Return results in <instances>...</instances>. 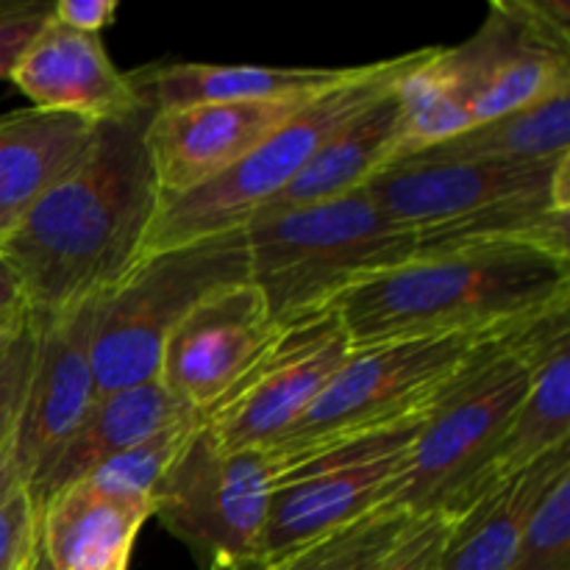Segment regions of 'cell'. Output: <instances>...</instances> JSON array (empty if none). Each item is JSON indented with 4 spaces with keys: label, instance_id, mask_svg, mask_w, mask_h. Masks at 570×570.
<instances>
[{
    "label": "cell",
    "instance_id": "cell-1",
    "mask_svg": "<svg viewBox=\"0 0 570 570\" xmlns=\"http://www.w3.org/2000/svg\"><path fill=\"white\" fill-rule=\"evenodd\" d=\"M150 111L98 122L76 170L45 193L0 239L31 317H53L109 293L139 259L159 209L145 148Z\"/></svg>",
    "mask_w": 570,
    "mask_h": 570
},
{
    "label": "cell",
    "instance_id": "cell-2",
    "mask_svg": "<svg viewBox=\"0 0 570 570\" xmlns=\"http://www.w3.org/2000/svg\"><path fill=\"white\" fill-rule=\"evenodd\" d=\"M570 306V259L529 245L421 254L345 289L332 309L351 348L493 332Z\"/></svg>",
    "mask_w": 570,
    "mask_h": 570
},
{
    "label": "cell",
    "instance_id": "cell-3",
    "mask_svg": "<svg viewBox=\"0 0 570 570\" xmlns=\"http://www.w3.org/2000/svg\"><path fill=\"white\" fill-rule=\"evenodd\" d=\"M243 232L248 282L276 328L328 309L354 284L421 254V232L390 217L365 187L295 209L259 212Z\"/></svg>",
    "mask_w": 570,
    "mask_h": 570
},
{
    "label": "cell",
    "instance_id": "cell-4",
    "mask_svg": "<svg viewBox=\"0 0 570 570\" xmlns=\"http://www.w3.org/2000/svg\"><path fill=\"white\" fill-rule=\"evenodd\" d=\"M562 340H570V306L529 321L512 343L471 367L426 415L382 507L412 518L445 510L490 460L527 399L538 365Z\"/></svg>",
    "mask_w": 570,
    "mask_h": 570
},
{
    "label": "cell",
    "instance_id": "cell-5",
    "mask_svg": "<svg viewBox=\"0 0 570 570\" xmlns=\"http://www.w3.org/2000/svg\"><path fill=\"white\" fill-rule=\"evenodd\" d=\"M429 48L373 65L348 67L337 83L317 92L298 115L289 117L278 131H273L259 148L250 150L243 161L228 167L223 176L159 200L154 223L145 237V254L178 248L195 239L245 228V223L282 193L306 161L326 145L351 117L399 87L401 78L426 59Z\"/></svg>",
    "mask_w": 570,
    "mask_h": 570
},
{
    "label": "cell",
    "instance_id": "cell-6",
    "mask_svg": "<svg viewBox=\"0 0 570 570\" xmlns=\"http://www.w3.org/2000/svg\"><path fill=\"white\" fill-rule=\"evenodd\" d=\"M527 323L493 332L395 340L354 348L326 390L267 454L278 468L356 434L429 415L471 367L512 343Z\"/></svg>",
    "mask_w": 570,
    "mask_h": 570
},
{
    "label": "cell",
    "instance_id": "cell-7",
    "mask_svg": "<svg viewBox=\"0 0 570 570\" xmlns=\"http://www.w3.org/2000/svg\"><path fill=\"white\" fill-rule=\"evenodd\" d=\"M237 282H248L243 228L145 254L109 293L100 295L95 309V395L156 382L173 326L200 298Z\"/></svg>",
    "mask_w": 570,
    "mask_h": 570
},
{
    "label": "cell",
    "instance_id": "cell-8",
    "mask_svg": "<svg viewBox=\"0 0 570 570\" xmlns=\"http://www.w3.org/2000/svg\"><path fill=\"white\" fill-rule=\"evenodd\" d=\"M426 415L309 451L276 468L259 557L282 560L382 507Z\"/></svg>",
    "mask_w": 570,
    "mask_h": 570
},
{
    "label": "cell",
    "instance_id": "cell-9",
    "mask_svg": "<svg viewBox=\"0 0 570 570\" xmlns=\"http://www.w3.org/2000/svg\"><path fill=\"white\" fill-rule=\"evenodd\" d=\"M351 351L332 306L276 328L243 376L200 412V429L223 451H267L309 410Z\"/></svg>",
    "mask_w": 570,
    "mask_h": 570
},
{
    "label": "cell",
    "instance_id": "cell-10",
    "mask_svg": "<svg viewBox=\"0 0 570 570\" xmlns=\"http://www.w3.org/2000/svg\"><path fill=\"white\" fill-rule=\"evenodd\" d=\"M273 482L265 449L223 451L198 426L154 490V515L204 562L259 554Z\"/></svg>",
    "mask_w": 570,
    "mask_h": 570
},
{
    "label": "cell",
    "instance_id": "cell-11",
    "mask_svg": "<svg viewBox=\"0 0 570 570\" xmlns=\"http://www.w3.org/2000/svg\"><path fill=\"white\" fill-rule=\"evenodd\" d=\"M473 126L570 89V6L501 0L471 39L443 48Z\"/></svg>",
    "mask_w": 570,
    "mask_h": 570
},
{
    "label": "cell",
    "instance_id": "cell-12",
    "mask_svg": "<svg viewBox=\"0 0 570 570\" xmlns=\"http://www.w3.org/2000/svg\"><path fill=\"white\" fill-rule=\"evenodd\" d=\"M98 301H87L53 317H31V376L11 438L28 493L42 482L59 451L98 399L92 373V328Z\"/></svg>",
    "mask_w": 570,
    "mask_h": 570
},
{
    "label": "cell",
    "instance_id": "cell-13",
    "mask_svg": "<svg viewBox=\"0 0 570 570\" xmlns=\"http://www.w3.org/2000/svg\"><path fill=\"white\" fill-rule=\"evenodd\" d=\"M570 156L540 161H395L367 193L404 226L432 228L507 200L570 193Z\"/></svg>",
    "mask_w": 570,
    "mask_h": 570
},
{
    "label": "cell",
    "instance_id": "cell-14",
    "mask_svg": "<svg viewBox=\"0 0 570 570\" xmlns=\"http://www.w3.org/2000/svg\"><path fill=\"white\" fill-rule=\"evenodd\" d=\"M276 334L267 304L250 282L200 298L167 334L156 382L187 410L204 412L243 376Z\"/></svg>",
    "mask_w": 570,
    "mask_h": 570
},
{
    "label": "cell",
    "instance_id": "cell-15",
    "mask_svg": "<svg viewBox=\"0 0 570 570\" xmlns=\"http://www.w3.org/2000/svg\"><path fill=\"white\" fill-rule=\"evenodd\" d=\"M328 89V87H326ZM315 95L243 104H204L150 115L145 148L161 198L189 193L259 148Z\"/></svg>",
    "mask_w": 570,
    "mask_h": 570
},
{
    "label": "cell",
    "instance_id": "cell-16",
    "mask_svg": "<svg viewBox=\"0 0 570 570\" xmlns=\"http://www.w3.org/2000/svg\"><path fill=\"white\" fill-rule=\"evenodd\" d=\"M9 81L33 109L67 111L92 122L142 111L126 72L117 70L100 33L67 28L50 17L33 37Z\"/></svg>",
    "mask_w": 570,
    "mask_h": 570
},
{
    "label": "cell",
    "instance_id": "cell-17",
    "mask_svg": "<svg viewBox=\"0 0 570 570\" xmlns=\"http://www.w3.org/2000/svg\"><path fill=\"white\" fill-rule=\"evenodd\" d=\"M150 504L117 501L76 482L37 510V554L45 570H128Z\"/></svg>",
    "mask_w": 570,
    "mask_h": 570
},
{
    "label": "cell",
    "instance_id": "cell-18",
    "mask_svg": "<svg viewBox=\"0 0 570 570\" xmlns=\"http://www.w3.org/2000/svg\"><path fill=\"white\" fill-rule=\"evenodd\" d=\"M98 122L67 111L22 109L0 117V239L92 148Z\"/></svg>",
    "mask_w": 570,
    "mask_h": 570
},
{
    "label": "cell",
    "instance_id": "cell-19",
    "mask_svg": "<svg viewBox=\"0 0 570 570\" xmlns=\"http://www.w3.org/2000/svg\"><path fill=\"white\" fill-rule=\"evenodd\" d=\"M348 67H262V65H181L142 67L128 72L139 104L156 111L204 104H243L317 95L337 83Z\"/></svg>",
    "mask_w": 570,
    "mask_h": 570
},
{
    "label": "cell",
    "instance_id": "cell-20",
    "mask_svg": "<svg viewBox=\"0 0 570 570\" xmlns=\"http://www.w3.org/2000/svg\"><path fill=\"white\" fill-rule=\"evenodd\" d=\"M570 443V340H562L534 371L527 399L490 460L468 479L445 504L449 515L462 518L504 482L527 471L549 451Z\"/></svg>",
    "mask_w": 570,
    "mask_h": 570
},
{
    "label": "cell",
    "instance_id": "cell-21",
    "mask_svg": "<svg viewBox=\"0 0 570 570\" xmlns=\"http://www.w3.org/2000/svg\"><path fill=\"white\" fill-rule=\"evenodd\" d=\"M187 415H198V412L178 404L159 382L134 384L117 393L98 395L42 482L31 490L33 507L39 510L53 493L81 482L111 456L122 454L148 434Z\"/></svg>",
    "mask_w": 570,
    "mask_h": 570
},
{
    "label": "cell",
    "instance_id": "cell-22",
    "mask_svg": "<svg viewBox=\"0 0 570 570\" xmlns=\"http://www.w3.org/2000/svg\"><path fill=\"white\" fill-rule=\"evenodd\" d=\"M401 134H404V111H401L399 87H393L360 115L351 117L326 145H321L304 170L259 212L295 209L367 187V181L395 159Z\"/></svg>",
    "mask_w": 570,
    "mask_h": 570
},
{
    "label": "cell",
    "instance_id": "cell-23",
    "mask_svg": "<svg viewBox=\"0 0 570 570\" xmlns=\"http://www.w3.org/2000/svg\"><path fill=\"white\" fill-rule=\"evenodd\" d=\"M566 471H570V443L549 451L515 479L484 495L473 510L456 518L440 570H507L540 499Z\"/></svg>",
    "mask_w": 570,
    "mask_h": 570
},
{
    "label": "cell",
    "instance_id": "cell-24",
    "mask_svg": "<svg viewBox=\"0 0 570 570\" xmlns=\"http://www.w3.org/2000/svg\"><path fill=\"white\" fill-rule=\"evenodd\" d=\"M568 148L570 89H560L551 98L490 117L399 161H540L566 156Z\"/></svg>",
    "mask_w": 570,
    "mask_h": 570
},
{
    "label": "cell",
    "instance_id": "cell-25",
    "mask_svg": "<svg viewBox=\"0 0 570 570\" xmlns=\"http://www.w3.org/2000/svg\"><path fill=\"white\" fill-rule=\"evenodd\" d=\"M412 521L410 512L376 507L276 562L282 570H376Z\"/></svg>",
    "mask_w": 570,
    "mask_h": 570
},
{
    "label": "cell",
    "instance_id": "cell-26",
    "mask_svg": "<svg viewBox=\"0 0 570 570\" xmlns=\"http://www.w3.org/2000/svg\"><path fill=\"white\" fill-rule=\"evenodd\" d=\"M198 426L200 415L181 417V421L148 434L122 454L111 456L109 462L95 468L81 482H89L109 499L154 507V490L159 488L161 476L170 471V465L181 454L184 445L189 443V438L198 432Z\"/></svg>",
    "mask_w": 570,
    "mask_h": 570
},
{
    "label": "cell",
    "instance_id": "cell-27",
    "mask_svg": "<svg viewBox=\"0 0 570 570\" xmlns=\"http://www.w3.org/2000/svg\"><path fill=\"white\" fill-rule=\"evenodd\" d=\"M507 570H570V471L546 490Z\"/></svg>",
    "mask_w": 570,
    "mask_h": 570
},
{
    "label": "cell",
    "instance_id": "cell-28",
    "mask_svg": "<svg viewBox=\"0 0 570 570\" xmlns=\"http://www.w3.org/2000/svg\"><path fill=\"white\" fill-rule=\"evenodd\" d=\"M33 543H37V507L17 468L14 445L9 440L0 451V570H20Z\"/></svg>",
    "mask_w": 570,
    "mask_h": 570
},
{
    "label": "cell",
    "instance_id": "cell-29",
    "mask_svg": "<svg viewBox=\"0 0 570 570\" xmlns=\"http://www.w3.org/2000/svg\"><path fill=\"white\" fill-rule=\"evenodd\" d=\"M454 527L456 518L449 512L417 515L376 570H440Z\"/></svg>",
    "mask_w": 570,
    "mask_h": 570
},
{
    "label": "cell",
    "instance_id": "cell-30",
    "mask_svg": "<svg viewBox=\"0 0 570 570\" xmlns=\"http://www.w3.org/2000/svg\"><path fill=\"white\" fill-rule=\"evenodd\" d=\"M33 362V326L28 323L0 354V451L11 440L26 401L28 376Z\"/></svg>",
    "mask_w": 570,
    "mask_h": 570
},
{
    "label": "cell",
    "instance_id": "cell-31",
    "mask_svg": "<svg viewBox=\"0 0 570 570\" xmlns=\"http://www.w3.org/2000/svg\"><path fill=\"white\" fill-rule=\"evenodd\" d=\"M50 17V0H0V78H11L17 61Z\"/></svg>",
    "mask_w": 570,
    "mask_h": 570
},
{
    "label": "cell",
    "instance_id": "cell-32",
    "mask_svg": "<svg viewBox=\"0 0 570 570\" xmlns=\"http://www.w3.org/2000/svg\"><path fill=\"white\" fill-rule=\"evenodd\" d=\"M120 3L117 0H56L53 20L83 33H100L111 26Z\"/></svg>",
    "mask_w": 570,
    "mask_h": 570
},
{
    "label": "cell",
    "instance_id": "cell-33",
    "mask_svg": "<svg viewBox=\"0 0 570 570\" xmlns=\"http://www.w3.org/2000/svg\"><path fill=\"white\" fill-rule=\"evenodd\" d=\"M28 321H31V306H28L20 276L0 254V326L20 328Z\"/></svg>",
    "mask_w": 570,
    "mask_h": 570
},
{
    "label": "cell",
    "instance_id": "cell-34",
    "mask_svg": "<svg viewBox=\"0 0 570 570\" xmlns=\"http://www.w3.org/2000/svg\"><path fill=\"white\" fill-rule=\"evenodd\" d=\"M206 570H282L278 562L265 560L259 554H248V557H212L206 562Z\"/></svg>",
    "mask_w": 570,
    "mask_h": 570
},
{
    "label": "cell",
    "instance_id": "cell-35",
    "mask_svg": "<svg viewBox=\"0 0 570 570\" xmlns=\"http://www.w3.org/2000/svg\"><path fill=\"white\" fill-rule=\"evenodd\" d=\"M28 323H31V321H28ZM28 323H26V326H28ZM26 326H20V328H11V326H0V354H3V351H6V348H9V343H11V340H14V337H17V334H20V332H22V328H26Z\"/></svg>",
    "mask_w": 570,
    "mask_h": 570
},
{
    "label": "cell",
    "instance_id": "cell-36",
    "mask_svg": "<svg viewBox=\"0 0 570 570\" xmlns=\"http://www.w3.org/2000/svg\"><path fill=\"white\" fill-rule=\"evenodd\" d=\"M26 570H45V568H42V562H39V554H37V543H33V551H31V557H28V562H26Z\"/></svg>",
    "mask_w": 570,
    "mask_h": 570
},
{
    "label": "cell",
    "instance_id": "cell-37",
    "mask_svg": "<svg viewBox=\"0 0 570 570\" xmlns=\"http://www.w3.org/2000/svg\"><path fill=\"white\" fill-rule=\"evenodd\" d=\"M31 551H33V549H31ZM28 557H31V554H28ZM26 562H28V560H26ZM26 562H22V568H20V570H26Z\"/></svg>",
    "mask_w": 570,
    "mask_h": 570
}]
</instances>
